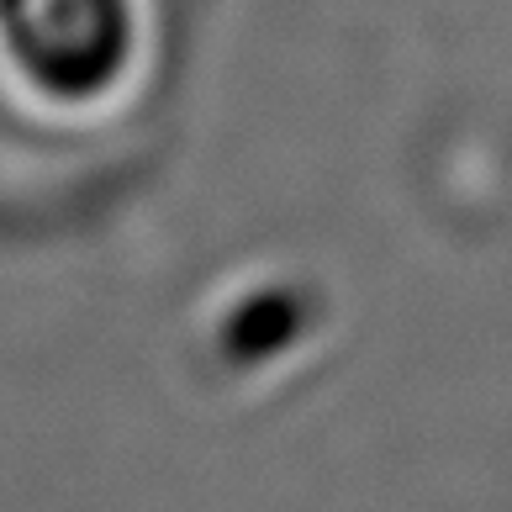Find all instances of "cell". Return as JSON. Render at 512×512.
I'll return each mask as SVG.
<instances>
[{"label":"cell","mask_w":512,"mask_h":512,"mask_svg":"<svg viewBox=\"0 0 512 512\" xmlns=\"http://www.w3.org/2000/svg\"><path fill=\"white\" fill-rule=\"evenodd\" d=\"M0 59L37 101L85 111L111 101L138 64L132 0H0Z\"/></svg>","instance_id":"cell-1"}]
</instances>
